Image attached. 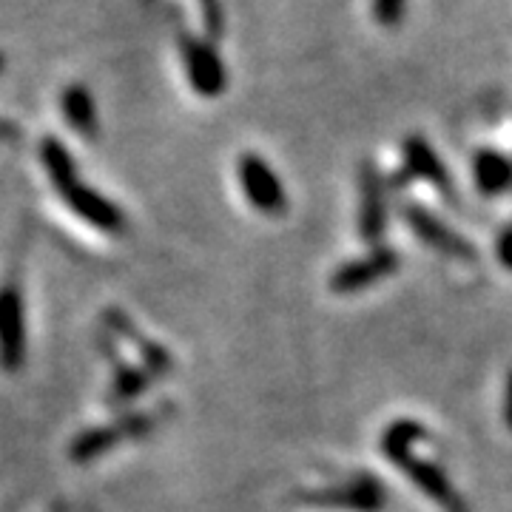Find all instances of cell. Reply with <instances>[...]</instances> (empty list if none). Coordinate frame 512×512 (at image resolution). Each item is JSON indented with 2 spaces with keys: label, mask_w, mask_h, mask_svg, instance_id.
Returning a JSON list of instances; mask_svg holds the SVG:
<instances>
[{
  "label": "cell",
  "mask_w": 512,
  "mask_h": 512,
  "mask_svg": "<svg viewBox=\"0 0 512 512\" xmlns=\"http://www.w3.org/2000/svg\"><path fill=\"white\" fill-rule=\"evenodd\" d=\"M239 185L245 191L248 202L254 205L256 211L262 214H282L288 208V194H285V185L274 174V168L265 163L262 157L256 154H242L239 157Z\"/></svg>",
  "instance_id": "2"
},
{
  "label": "cell",
  "mask_w": 512,
  "mask_h": 512,
  "mask_svg": "<svg viewBox=\"0 0 512 512\" xmlns=\"http://www.w3.org/2000/svg\"><path fill=\"white\" fill-rule=\"evenodd\" d=\"M3 66H6V60H3V52H0V72H3Z\"/></svg>",
  "instance_id": "22"
},
{
  "label": "cell",
  "mask_w": 512,
  "mask_h": 512,
  "mask_svg": "<svg viewBox=\"0 0 512 512\" xmlns=\"http://www.w3.org/2000/svg\"><path fill=\"white\" fill-rule=\"evenodd\" d=\"M180 49L191 89L200 97H220L228 89V72L217 46L208 37H183Z\"/></svg>",
  "instance_id": "1"
},
{
  "label": "cell",
  "mask_w": 512,
  "mask_h": 512,
  "mask_svg": "<svg viewBox=\"0 0 512 512\" xmlns=\"http://www.w3.org/2000/svg\"><path fill=\"white\" fill-rule=\"evenodd\" d=\"M148 427H151L148 416H128V419L120 421L117 427H114V424H111V427H92V430L80 433V436L72 441L69 456H72L74 461H92V458L103 456L111 447H117L120 439H126V436H143Z\"/></svg>",
  "instance_id": "8"
},
{
  "label": "cell",
  "mask_w": 512,
  "mask_h": 512,
  "mask_svg": "<svg viewBox=\"0 0 512 512\" xmlns=\"http://www.w3.org/2000/svg\"><path fill=\"white\" fill-rule=\"evenodd\" d=\"M427 439V430L421 427L419 421L413 419H399L393 421L387 430H384L382 436V453L384 458H393L402 456V453H410L413 450V444H419V441Z\"/></svg>",
  "instance_id": "16"
},
{
  "label": "cell",
  "mask_w": 512,
  "mask_h": 512,
  "mask_svg": "<svg viewBox=\"0 0 512 512\" xmlns=\"http://www.w3.org/2000/svg\"><path fill=\"white\" fill-rule=\"evenodd\" d=\"M26 362V316L15 288H0V367L15 373Z\"/></svg>",
  "instance_id": "4"
},
{
  "label": "cell",
  "mask_w": 512,
  "mask_h": 512,
  "mask_svg": "<svg viewBox=\"0 0 512 512\" xmlns=\"http://www.w3.org/2000/svg\"><path fill=\"white\" fill-rule=\"evenodd\" d=\"M148 387V373L143 367H126L117 365V376H114V402H128V399H137L143 390Z\"/></svg>",
  "instance_id": "17"
},
{
  "label": "cell",
  "mask_w": 512,
  "mask_h": 512,
  "mask_svg": "<svg viewBox=\"0 0 512 512\" xmlns=\"http://www.w3.org/2000/svg\"><path fill=\"white\" fill-rule=\"evenodd\" d=\"M316 501L333 504V507H350V510L356 512H379L384 507V490L373 476H362L356 478L350 487H345V490L316 495Z\"/></svg>",
  "instance_id": "11"
},
{
  "label": "cell",
  "mask_w": 512,
  "mask_h": 512,
  "mask_svg": "<svg viewBox=\"0 0 512 512\" xmlns=\"http://www.w3.org/2000/svg\"><path fill=\"white\" fill-rule=\"evenodd\" d=\"M473 177L484 194H501L512 185V163L498 151H478L473 160Z\"/></svg>",
  "instance_id": "15"
},
{
  "label": "cell",
  "mask_w": 512,
  "mask_h": 512,
  "mask_svg": "<svg viewBox=\"0 0 512 512\" xmlns=\"http://www.w3.org/2000/svg\"><path fill=\"white\" fill-rule=\"evenodd\" d=\"M200 3L202 23L205 32L211 37H220L225 32V12H222V0H197Z\"/></svg>",
  "instance_id": "18"
},
{
  "label": "cell",
  "mask_w": 512,
  "mask_h": 512,
  "mask_svg": "<svg viewBox=\"0 0 512 512\" xmlns=\"http://www.w3.org/2000/svg\"><path fill=\"white\" fill-rule=\"evenodd\" d=\"M63 200L69 202V208H72L80 220H86L89 225H94L97 231L117 234V231H123V225H126L123 211H120L111 200H106L103 194H97L94 188H89V185L77 183L69 194H63Z\"/></svg>",
  "instance_id": "9"
},
{
  "label": "cell",
  "mask_w": 512,
  "mask_h": 512,
  "mask_svg": "<svg viewBox=\"0 0 512 512\" xmlns=\"http://www.w3.org/2000/svg\"><path fill=\"white\" fill-rule=\"evenodd\" d=\"M404 3L407 0H373V18L382 26H396L404 18Z\"/></svg>",
  "instance_id": "19"
},
{
  "label": "cell",
  "mask_w": 512,
  "mask_h": 512,
  "mask_svg": "<svg viewBox=\"0 0 512 512\" xmlns=\"http://www.w3.org/2000/svg\"><path fill=\"white\" fill-rule=\"evenodd\" d=\"M404 220L407 225L416 231V237L424 242V245H430V248H436L441 254L447 256H458V259H473V248H470V242L456 234L450 225H444L439 217H433L427 208H421V205H404L402 208Z\"/></svg>",
  "instance_id": "5"
},
{
  "label": "cell",
  "mask_w": 512,
  "mask_h": 512,
  "mask_svg": "<svg viewBox=\"0 0 512 512\" xmlns=\"http://www.w3.org/2000/svg\"><path fill=\"white\" fill-rule=\"evenodd\" d=\"M504 421H507V427L512 430V373H510V382H507V402H504Z\"/></svg>",
  "instance_id": "21"
},
{
  "label": "cell",
  "mask_w": 512,
  "mask_h": 512,
  "mask_svg": "<svg viewBox=\"0 0 512 512\" xmlns=\"http://www.w3.org/2000/svg\"><path fill=\"white\" fill-rule=\"evenodd\" d=\"M60 111L66 117V123L83 134V137H97V106H94L92 92L86 86H66L60 94Z\"/></svg>",
  "instance_id": "12"
},
{
  "label": "cell",
  "mask_w": 512,
  "mask_h": 512,
  "mask_svg": "<svg viewBox=\"0 0 512 512\" xmlns=\"http://www.w3.org/2000/svg\"><path fill=\"white\" fill-rule=\"evenodd\" d=\"M106 322H109L111 328L117 330L120 336H126L134 348L140 350V356H143V365H146L143 370H146V373L163 376V373H168V370H171V356L165 353V348L154 345V342H148L146 336H140V333L134 330V325H131L126 316H123V313L109 311L106 313Z\"/></svg>",
  "instance_id": "14"
},
{
  "label": "cell",
  "mask_w": 512,
  "mask_h": 512,
  "mask_svg": "<svg viewBox=\"0 0 512 512\" xmlns=\"http://www.w3.org/2000/svg\"><path fill=\"white\" fill-rule=\"evenodd\" d=\"M359 234L365 242H379L387 228V197L376 165L365 163L359 174Z\"/></svg>",
  "instance_id": "6"
},
{
  "label": "cell",
  "mask_w": 512,
  "mask_h": 512,
  "mask_svg": "<svg viewBox=\"0 0 512 512\" xmlns=\"http://www.w3.org/2000/svg\"><path fill=\"white\" fill-rule=\"evenodd\" d=\"M393 464L402 470L404 476L413 478V484L419 487L421 493L427 495V498H433V501H439L441 507L447 512H464V504L458 501L456 490H453V484H450V478L441 473L436 464H430V461H421V458L413 456V450L410 453H402V456L393 458Z\"/></svg>",
  "instance_id": "7"
},
{
  "label": "cell",
  "mask_w": 512,
  "mask_h": 512,
  "mask_svg": "<svg viewBox=\"0 0 512 512\" xmlns=\"http://www.w3.org/2000/svg\"><path fill=\"white\" fill-rule=\"evenodd\" d=\"M40 160H43V168H46L49 180L60 194H69L74 185L80 183L77 180V163L69 154V148L63 146L57 137H43L40 140Z\"/></svg>",
  "instance_id": "13"
},
{
  "label": "cell",
  "mask_w": 512,
  "mask_h": 512,
  "mask_svg": "<svg viewBox=\"0 0 512 512\" xmlns=\"http://www.w3.org/2000/svg\"><path fill=\"white\" fill-rule=\"evenodd\" d=\"M402 157L413 177H419L424 183L441 188L444 194H450V174L439 160V154L430 148V143L424 137H419V134L407 137L402 143Z\"/></svg>",
  "instance_id": "10"
},
{
  "label": "cell",
  "mask_w": 512,
  "mask_h": 512,
  "mask_svg": "<svg viewBox=\"0 0 512 512\" xmlns=\"http://www.w3.org/2000/svg\"><path fill=\"white\" fill-rule=\"evenodd\" d=\"M495 251H498V259H501V265L504 268H510L512 271V228H507L501 237H498V245H495Z\"/></svg>",
  "instance_id": "20"
},
{
  "label": "cell",
  "mask_w": 512,
  "mask_h": 512,
  "mask_svg": "<svg viewBox=\"0 0 512 512\" xmlns=\"http://www.w3.org/2000/svg\"><path fill=\"white\" fill-rule=\"evenodd\" d=\"M399 254L393 248H373L367 256H359L348 265H342L330 276V291L333 293H359L376 285L384 276L396 274Z\"/></svg>",
  "instance_id": "3"
}]
</instances>
